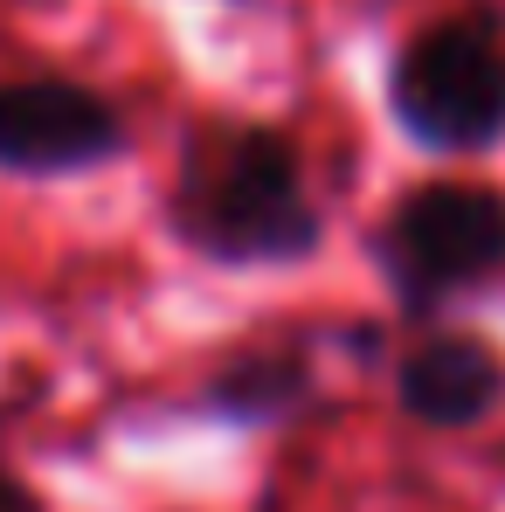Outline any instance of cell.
I'll return each instance as SVG.
<instances>
[{
	"label": "cell",
	"mask_w": 505,
	"mask_h": 512,
	"mask_svg": "<svg viewBox=\"0 0 505 512\" xmlns=\"http://www.w3.org/2000/svg\"><path fill=\"white\" fill-rule=\"evenodd\" d=\"M173 236L208 263H305L326 243V215L305 194L298 146L270 125H194L167 194Z\"/></svg>",
	"instance_id": "6da1fadb"
},
{
	"label": "cell",
	"mask_w": 505,
	"mask_h": 512,
	"mask_svg": "<svg viewBox=\"0 0 505 512\" xmlns=\"http://www.w3.org/2000/svg\"><path fill=\"white\" fill-rule=\"evenodd\" d=\"M388 111L422 153H492L505 139V21L464 7L416 28L388 70Z\"/></svg>",
	"instance_id": "7a4b0ae2"
},
{
	"label": "cell",
	"mask_w": 505,
	"mask_h": 512,
	"mask_svg": "<svg viewBox=\"0 0 505 512\" xmlns=\"http://www.w3.org/2000/svg\"><path fill=\"white\" fill-rule=\"evenodd\" d=\"M367 250L395 305L422 319L505 270V194L485 180H422L381 215Z\"/></svg>",
	"instance_id": "3957f363"
},
{
	"label": "cell",
	"mask_w": 505,
	"mask_h": 512,
	"mask_svg": "<svg viewBox=\"0 0 505 512\" xmlns=\"http://www.w3.org/2000/svg\"><path fill=\"white\" fill-rule=\"evenodd\" d=\"M125 153V118L104 90L70 77H21L0 84V173L56 180Z\"/></svg>",
	"instance_id": "277c9868"
},
{
	"label": "cell",
	"mask_w": 505,
	"mask_h": 512,
	"mask_svg": "<svg viewBox=\"0 0 505 512\" xmlns=\"http://www.w3.org/2000/svg\"><path fill=\"white\" fill-rule=\"evenodd\" d=\"M395 402L422 429H471L505 402V353L485 333H429L395 367Z\"/></svg>",
	"instance_id": "5b68a950"
},
{
	"label": "cell",
	"mask_w": 505,
	"mask_h": 512,
	"mask_svg": "<svg viewBox=\"0 0 505 512\" xmlns=\"http://www.w3.org/2000/svg\"><path fill=\"white\" fill-rule=\"evenodd\" d=\"M201 402L229 423H284L312 402V367H305V353H277V346L236 353L229 367L208 374Z\"/></svg>",
	"instance_id": "8992f818"
},
{
	"label": "cell",
	"mask_w": 505,
	"mask_h": 512,
	"mask_svg": "<svg viewBox=\"0 0 505 512\" xmlns=\"http://www.w3.org/2000/svg\"><path fill=\"white\" fill-rule=\"evenodd\" d=\"M0 512H49V506L35 499V485H28V478H14V471L0 464Z\"/></svg>",
	"instance_id": "52a82bcc"
}]
</instances>
